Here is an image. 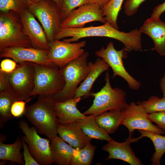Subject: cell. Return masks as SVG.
<instances>
[{
    "instance_id": "cell-1",
    "label": "cell",
    "mask_w": 165,
    "mask_h": 165,
    "mask_svg": "<svg viewBox=\"0 0 165 165\" xmlns=\"http://www.w3.org/2000/svg\"><path fill=\"white\" fill-rule=\"evenodd\" d=\"M55 102L51 97L39 96L37 101L26 107L24 114L38 133L50 140L57 136L60 125L55 110Z\"/></svg>"
},
{
    "instance_id": "cell-2",
    "label": "cell",
    "mask_w": 165,
    "mask_h": 165,
    "mask_svg": "<svg viewBox=\"0 0 165 165\" xmlns=\"http://www.w3.org/2000/svg\"><path fill=\"white\" fill-rule=\"evenodd\" d=\"M90 37H104L117 40L126 48L130 47L134 43L135 35L131 31L129 32L121 31L106 22L103 25L97 26H90L81 28L61 27L56 35L55 39L71 43L78 41L81 38Z\"/></svg>"
},
{
    "instance_id": "cell-3",
    "label": "cell",
    "mask_w": 165,
    "mask_h": 165,
    "mask_svg": "<svg viewBox=\"0 0 165 165\" xmlns=\"http://www.w3.org/2000/svg\"><path fill=\"white\" fill-rule=\"evenodd\" d=\"M89 55V53L85 51L61 69L65 84L62 90L51 97L54 101L62 102L74 97L78 85L84 80L90 70L92 62H87Z\"/></svg>"
},
{
    "instance_id": "cell-4",
    "label": "cell",
    "mask_w": 165,
    "mask_h": 165,
    "mask_svg": "<svg viewBox=\"0 0 165 165\" xmlns=\"http://www.w3.org/2000/svg\"><path fill=\"white\" fill-rule=\"evenodd\" d=\"M105 80V84L100 91L90 92V96L94 98L91 106L83 113L85 115L96 116L110 110L122 111L128 105L126 93L120 88L112 87L108 72L106 73Z\"/></svg>"
},
{
    "instance_id": "cell-5",
    "label": "cell",
    "mask_w": 165,
    "mask_h": 165,
    "mask_svg": "<svg viewBox=\"0 0 165 165\" xmlns=\"http://www.w3.org/2000/svg\"><path fill=\"white\" fill-rule=\"evenodd\" d=\"M14 47H32L20 14L11 10L0 11V50Z\"/></svg>"
},
{
    "instance_id": "cell-6",
    "label": "cell",
    "mask_w": 165,
    "mask_h": 165,
    "mask_svg": "<svg viewBox=\"0 0 165 165\" xmlns=\"http://www.w3.org/2000/svg\"><path fill=\"white\" fill-rule=\"evenodd\" d=\"M33 64L35 86L31 96L52 97L62 90L65 82L61 69L55 65Z\"/></svg>"
},
{
    "instance_id": "cell-7",
    "label": "cell",
    "mask_w": 165,
    "mask_h": 165,
    "mask_svg": "<svg viewBox=\"0 0 165 165\" xmlns=\"http://www.w3.org/2000/svg\"><path fill=\"white\" fill-rule=\"evenodd\" d=\"M28 9L41 23L49 43L53 42L61 28V9L53 1L42 0L33 2Z\"/></svg>"
},
{
    "instance_id": "cell-8",
    "label": "cell",
    "mask_w": 165,
    "mask_h": 165,
    "mask_svg": "<svg viewBox=\"0 0 165 165\" xmlns=\"http://www.w3.org/2000/svg\"><path fill=\"white\" fill-rule=\"evenodd\" d=\"M35 69L33 63H19L8 78L9 91L19 100H30L35 86Z\"/></svg>"
},
{
    "instance_id": "cell-9",
    "label": "cell",
    "mask_w": 165,
    "mask_h": 165,
    "mask_svg": "<svg viewBox=\"0 0 165 165\" xmlns=\"http://www.w3.org/2000/svg\"><path fill=\"white\" fill-rule=\"evenodd\" d=\"M19 127L24 135L22 138L28 145L32 156L39 165H50L53 163L49 139L41 138L38 134L36 128L29 127L25 121L20 120Z\"/></svg>"
},
{
    "instance_id": "cell-10",
    "label": "cell",
    "mask_w": 165,
    "mask_h": 165,
    "mask_svg": "<svg viewBox=\"0 0 165 165\" xmlns=\"http://www.w3.org/2000/svg\"><path fill=\"white\" fill-rule=\"evenodd\" d=\"M127 52L125 47L117 50L115 48L113 43L109 42L106 47H102L95 52V55L103 59L113 71L112 78L119 76L126 81L131 89L137 90L141 87V84L132 77L124 67L123 59L127 57Z\"/></svg>"
},
{
    "instance_id": "cell-11",
    "label": "cell",
    "mask_w": 165,
    "mask_h": 165,
    "mask_svg": "<svg viewBox=\"0 0 165 165\" xmlns=\"http://www.w3.org/2000/svg\"><path fill=\"white\" fill-rule=\"evenodd\" d=\"M122 112L121 125L128 130V138H132L133 133L135 130H147L161 134L165 133L157 126L153 125L148 118V114L143 108L134 102L128 104Z\"/></svg>"
},
{
    "instance_id": "cell-12",
    "label": "cell",
    "mask_w": 165,
    "mask_h": 165,
    "mask_svg": "<svg viewBox=\"0 0 165 165\" xmlns=\"http://www.w3.org/2000/svg\"><path fill=\"white\" fill-rule=\"evenodd\" d=\"M86 44V41L68 43L55 39L49 43L48 59L61 69L82 55L85 52L82 48Z\"/></svg>"
},
{
    "instance_id": "cell-13",
    "label": "cell",
    "mask_w": 165,
    "mask_h": 165,
    "mask_svg": "<svg viewBox=\"0 0 165 165\" xmlns=\"http://www.w3.org/2000/svg\"><path fill=\"white\" fill-rule=\"evenodd\" d=\"M106 22L101 9L97 4L88 3L72 11L62 21L61 27L83 28L89 22Z\"/></svg>"
},
{
    "instance_id": "cell-14",
    "label": "cell",
    "mask_w": 165,
    "mask_h": 165,
    "mask_svg": "<svg viewBox=\"0 0 165 165\" xmlns=\"http://www.w3.org/2000/svg\"><path fill=\"white\" fill-rule=\"evenodd\" d=\"M49 50L33 47H10L0 50V58H11L19 63L29 62L38 64L55 65L47 58Z\"/></svg>"
},
{
    "instance_id": "cell-15",
    "label": "cell",
    "mask_w": 165,
    "mask_h": 165,
    "mask_svg": "<svg viewBox=\"0 0 165 165\" xmlns=\"http://www.w3.org/2000/svg\"><path fill=\"white\" fill-rule=\"evenodd\" d=\"M25 34L29 38L33 48L49 50V43L42 26L28 9L20 14Z\"/></svg>"
},
{
    "instance_id": "cell-16",
    "label": "cell",
    "mask_w": 165,
    "mask_h": 165,
    "mask_svg": "<svg viewBox=\"0 0 165 165\" xmlns=\"http://www.w3.org/2000/svg\"><path fill=\"white\" fill-rule=\"evenodd\" d=\"M139 139L138 138H128L123 142H119L113 139L108 141L102 148L109 153L108 156L105 160L119 159L131 165H143L140 159L136 156L130 146L131 143L136 142Z\"/></svg>"
},
{
    "instance_id": "cell-17",
    "label": "cell",
    "mask_w": 165,
    "mask_h": 165,
    "mask_svg": "<svg viewBox=\"0 0 165 165\" xmlns=\"http://www.w3.org/2000/svg\"><path fill=\"white\" fill-rule=\"evenodd\" d=\"M141 33L152 39L154 47L152 49L161 56H165V22L159 18L151 17L147 19L139 29Z\"/></svg>"
},
{
    "instance_id": "cell-18",
    "label": "cell",
    "mask_w": 165,
    "mask_h": 165,
    "mask_svg": "<svg viewBox=\"0 0 165 165\" xmlns=\"http://www.w3.org/2000/svg\"><path fill=\"white\" fill-rule=\"evenodd\" d=\"M57 133L64 141L76 149L82 148L91 142V139L83 132L76 121L60 124Z\"/></svg>"
},
{
    "instance_id": "cell-19",
    "label": "cell",
    "mask_w": 165,
    "mask_h": 165,
    "mask_svg": "<svg viewBox=\"0 0 165 165\" xmlns=\"http://www.w3.org/2000/svg\"><path fill=\"white\" fill-rule=\"evenodd\" d=\"M81 99L74 97L64 101H55V110L60 124H68L86 116L77 108Z\"/></svg>"
},
{
    "instance_id": "cell-20",
    "label": "cell",
    "mask_w": 165,
    "mask_h": 165,
    "mask_svg": "<svg viewBox=\"0 0 165 165\" xmlns=\"http://www.w3.org/2000/svg\"><path fill=\"white\" fill-rule=\"evenodd\" d=\"M108 64L102 59L97 58L92 63L90 70L87 75L77 90L75 98L87 97L90 96V90L96 79L104 72L110 69Z\"/></svg>"
},
{
    "instance_id": "cell-21",
    "label": "cell",
    "mask_w": 165,
    "mask_h": 165,
    "mask_svg": "<svg viewBox=\"0 0 165 165\" xmlns=\"http://www.w3.org/2000/svg\"><path fill=\"white\" fill-rule=\"evenodd\" d=\"M50 149L53 163L57 165H70L76 149L58 136L51 140Z\"/></svg>"
},
{
    "instance_id": "cell-22",
    "label": "cell",
    "mask_w": 165,
    "mask_h": 165,
    "mask_svg": "<svg viewBox=\"0 0 165 165\" xmlns=\"http://www.w3.org/2000/svg\"><path fill=\"white\" fill-rule=\"evenodd\" d=\"M0 135V160H5L24 165V162L21 152L23 147L22 139L19 137L16 138L15 141L11 144H6L3 142L5 139Z\"/></svg>"
},
{
    "instance_id": "cell-23",
    "label": "cell",
    "mask_w": 165,
    "mask_h": 165,
    "mask_svg": "<svg viewBox=\"0 0 165 165\" xmlns=\"http://www.w3.org/2000/svg\"><path fill=\"white\" fill-rule=\"evenodd\" d=\"M95 116L90 115L79 119L77 122L83 132L91 139L105 140L108 142L112 139L109 134L100 128L96 123Z\"/></svg>"
},
{
    "instance_id": "cell-24",
    "label": "cell",
    "mask_w": 165,
    "mask_h": 165,
    "mask_svg": "<svg viewBox=\"0 0 165 165\" xmlns=\"http://www.w3.org/2000/svg\"><path fill=\"white\" fill-rule=\"evenodd\" d=\"M99 127L108 134L114 133L122 120V111L112 110L105 112L95 117Z\"/></svg>"
},
{
    "instance_id": "cell-25",
    "label": "cell",
    "mask_w": 165,
    "mask_h": 165,
    "mask_svg": "<svg viewBox=\"0 0 165 165\" xmlns=\"http://www.w3.org/2000/svg\"><path fill=\"white\" fill-rule=\"evenodd\" d=\"M141 134L138 137L139 139L146 137L149 138L153 143L155 151L154 153L151 161L152 165H159L161 158L165 153V136L151 131L138 130Z\"/></svg>"
},
{
    "instance_id": "cell-26",
    "label": "cell",
    "mask_w": 165,
    "mask_h": 165,
    "mask_svg": "<svg viewBox=\"0 0 165 165\" xmlns=\"http://www.w3.org/2000/svg\"><path fill=\"white\" fill-rule=\"evenodd\" d=\"M19 100L13 93L9 91L0 92V126L2 128L4 123L13 117L11 113L13 104Z\"/></svg>"
},
{
    "instance_id": "cell-27",
    "label": "cell",
    "mask_w": 165,
    "mask_h": 165,
    "mask_svg": "<svg viewBox=\"0 0 165 165\" xmlns=\"http://www.w3.org/2000/svg\"><path fill=\"white\" fill-rule=\"evenodd\" d=\"M96 147L88 143L84 148L76 149L71 160L70 165H90L92 162Z\"/></svg>"
},
{
    "instance_id": "cell-28",
    "label": "cell",
    "mask_w": 165,
    "mask_h": 165,
    "mask_svg": "<svg viewBox=\"0 0 165 165\" xmlns=\"http://www.w3.org/2000/svg\"><path fill=\"white\" fill-rule=\"evenodd\" d=\"M124 0H110L102 8L101 11L106 22L119 30L117 23L119 13Z\"/></svg>"
},
{
    "instance_id": "cell-29",
    "label": "cell",
    "mask_w": 165,
    "mask_h": 165,
    "mask_svg": "<svg viewBox=\"0 0 165 165\" xmlns=\"http://www.w3.org/2000/svg\"><path fill=\"white\" fill-rule=\"evenodd\" d=\"M137 104L140 105L148 114L165 111V97L160 98L152 96L147 101H138Z\"/></svg>"
},
{
    "instance_id": "cell-30",
    "label": "cell",
    "mask_w": 165,
    "mask_h": 165,
    "mask_svg": "<svg viewBox=\"0 0 165 165\" xmlns=\"http://www.w3.org/2000/svg\"><path fill=\"white\" fill-rule=\"evenodd\" d=\"M32 3L31 0H0V12L11 10L20 14Z\"/></svg>"
},
{
    "instance_id": "cell-31",
    "label": "cell",
    "mask_w": 165,
    "mask_h": 165,
    "mask_svg": "<svg viewBox=\"0 0 165 165\" xmlns=\"http://www.w3.org/2000/svg\"><path fill=\"white\" fill-rule=\"evenodd\" d=\"M88 0H63L61 9L62 20L64 19L72 10L88 3Z\"/></svg>"
},
{
    "instance_id": "cell-32",
    "label": "cell",
    "mask_w": 165,
    "mask_h": 165,
    "mask_svg": "<svg viewBox=\"0 0 165 165\" xmlns=\"http://www.w3.org/2000/svg\"><path fill=\"white\" fill-rule=\"evenodd\" d=\"M145 0H126L123 8L125 14L128 16L135 14L140 5Z\"/></svg>"
},
{
    "instance_id": "cell-33",
    "label": "cell",
    "mask_w": 165,
    "mask_h": 165,
    "mask_svg": "<svg viewBox=\"0 0 165 165\" xmlns=\"http://www.w3.org/2000/svg\"><path fill=\"white\" fill-rule=\"evenodd\" d=\"M29 101L18 100L14 102L11 108L10 111L12 116L13 117H19L24 114L26 103Z\"/></svg>"
},
{
    "instance_id": "cell-34",
    "label": "cell",
    "mask_w": 165,
    "mask_h": 165,
    "mask_svg": "<svg viewBox=\"0 0 165 165\" xmlns=\"http://www.w3.org/2000/svg\"><path fill=\"white\" fill-rule=\"evenodd\" d=\"M147 117L151 121L156 123L157 126L165 132V111L148 114Z\"/></svg>"
},
{
    "instance_id": "cell-35",
    "label": "cell",
    "mask_w": 165,
    "mask_h": 165,
    "mask_svg": "<svg viewBox=\"0 0 165 165\" xmlns=\"http://www.w3.org/2000/svg\"><path fill=\"white\" fill-rule=\"evenodd\" d=\"M14 60L6 58L1 61L0 64V71L7 73H11L16 68L18 65Z\"/></svg>"
},
{
    "instance_id": "cell-36",
    "label": "cell",
    "mask_w": 165,
    "mask_h": 165,
    "mask_svg": "<svg viewBox=\"0 0 165 165\" xmlns=\"http://www.w3.org/2000/svg\"><path fill=\"white\" fill-rule=\"evenodd\" d=\"M23 148V158L25 165H39L34 159L28 148L27 143L22 137Z\"/></svg>"
},
{
    "instance_id": "cell-37",
    "label": "cell",
    "mask_w": 165,
    "mask_h": 165,
    "mask_svg": "<svg viewBox=\"0 0 165 165\" xmlns=\"http://www.w3.org/2000/svg\"><path fill=\"white\" fill-rule=\"evenodd\" d=\"M10 74L0 71V92L9 91L8 78Z\"/></svg>"
},
{
    "instance_id": "cell-38",
    "label": "cell",
    "mask_w": 165,
    "mask_h": 165,
    "mask_svg": "<svg viewBox=\"0 0 165 165\" xmlns=\"http://www.w3.org/2000/svg\"><path fill=\"white\" fill-rule=\"evenodd\" d=\"M165 12V2L156 6L152 11L151 17L159 18L161 15Z\"/></svg>"
},
{
    "instance_id": "cell-39",
    "label": "cell",
    "mask_w": 165,
    "mask_h": 165,
    "mask_svg": "<svg viewBox=\"0 0 165 165\" xmlns=\"http://www.w3.org/2000/svg\"><path fill=\"white\" fill-rule=\"evenodd\" d=\"M110 0H88V3H94L97 4L101 9Z\"/></svg>"
},
{
    "instance_id": "cell-40",
    "label": "cell",
    "mask_w": 165,
    "mask_h": 165,
    "mask_svg": "<svg viewBox=\"0 0 165 165\" xmlns=\"http://www.w3.org/2000/svg\"><path fill=\"white\" fill-rule=\"evenodd\" d=\"M160 86L163 94V96L165 97V74L160 80Z\"/></svg>"
},
{
    "instance_id": "cell-41",
    "label": "cell",
    "mask_w": 165,
    "mask_h": 165,
    "mask_svg": "<svg viewBox=\"0 0 165 165\" xmlns=\"http://www.w3.org/2000/svg\"><path fill=\"white\" fill-rule=\"evenodd\" d=\"M31 1L34 2H36L42 0H31ZM55 2L58 7L61 9L63 2V0H51Z\"/></svg>"
},
{
    "instance_id": "cell-42",
    "label": "cell",
    "mask_w": 165,
    "mask_h": 165,
    "mask_svg": "<svg viewBox=\"0 0 165 165\" xmlns=\"http://www.w3.org/2000/svg\"><path fill=\"white\" fill-rule=\"evenodd\" d=\"M8 161L5 160H2L0 162V165H3L6 164Z\"/></svg>"
}]
</instances>
